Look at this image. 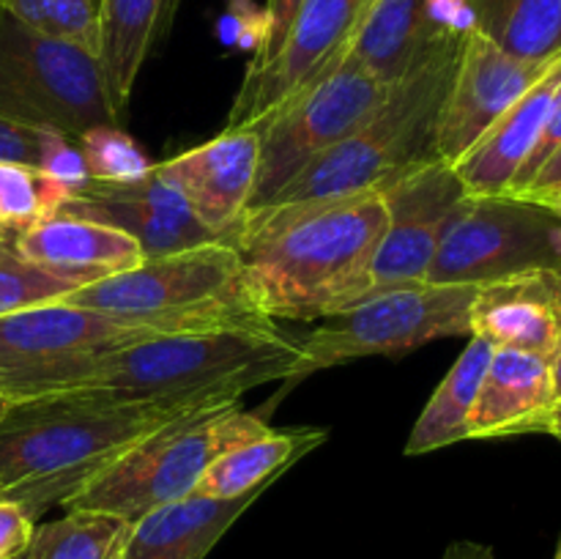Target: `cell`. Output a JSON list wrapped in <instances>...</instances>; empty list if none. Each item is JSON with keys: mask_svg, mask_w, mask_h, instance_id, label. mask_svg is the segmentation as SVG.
<instances>
[{"mask_svg": "<svg viewBox=\"0 0 561 559\" xmlns=\"http://www.w3.org/2000/svg\"><path fill=\"white\" fill-rule=\"evenodd\" d=\"M159 338L69 301L0 318V398L5 403L75 392L93 362L110 349Z\"/></svg>", "mask_w": 561, "mask_h": 559, "instance_id": "9c48e42d", "label": "cell"}, {"mask_svg": "<svg viewBox=\"0 0 561 559\" xmlns=\"http://www.w3.org/2000/svg\"><path fill=\"white\" fill-rule=\"evenodd\" d=\"M299 3L301 0H266V5H263V9H266V16H268V42H266V47H263L261 53L252 58L250 69H257V66H263L274 53H277V47L283 44L285 33H288V25H290V20H294Z\"/></svg>", "mask_w": 561, "mask_h": 559, "instance_id": "8d00e7d4", "label": "cell"}, {"mask_svg": "<svg viewBox=\"0 0 561 559\" xmlns=\"http://www.w3.org/2000/svg\"><path fill=\"white\" fill-rule=\"evenodd\" d=\"M222 33L228 42H239L241 47L257 55L268 42L266 9H257L252 0H233L228 16L222 20Z\"/></svg>", "mask_w": 561, "mask_h": 559, "instance_id": "836d02e7", "label": "cell"}, {"mask_svg": "<svg viewBox=\"0 0 561 559\" xmlns=\"http://www.w3.org/2000/svg\"><path fill=\"white\" fill-rule=\"evenodd\" d=\"M553 559H561V546L557 548V554H553Z\"/></svg>", "mask_w": 561, "mask_h": 559, "instance_id": "ee69618b", "label": "cell"}, {"mask_svg": "<svg viewBox=\"0 0 561 559\" xmlns=\"http://www.w3.org/2000/svg\"><path fill=\"white\" fill-rule=\"evenodd\" d=\"M493 356V345L488 340L471 334L469 345L460 351L455 365L431 395L427 406L422 409L420 420L411 427L405 442V455H427L433 449H444L466 438V420L480 392L482 376Z\"/></svg>", "mask_w": 561, "mask_h": 559, "instance_id": "d4e9b609", "label": "cell"}, {"mask_svg": "<svg viewBox=\"0 0 561 559\" xmlns=\"http://www.w3.org/2000/svg\"><path fill=\"white\" fill-rule=\"evenodd\" d=\"M257 164L261 132L255 126H225L222 135L159 162L157 170L181 192L203 228L222 239L250 208Z\"/></svg>", "mask_w": 561, "mask_h": 559, "instance_id": "2e32d148", "label": "cell"}, {"mask_svg": "<svg viewBox=\"0 0 561 559\" xmlns=\"http://www.w3.org/2000/svg\"><path fill=\"white\" fill-rule=\"evenodd\" d=\"M444 36L455 33L433 31L425 16V0H367L345 55L383 85H392Z\"/></svg>", "mask_w": 561, "mask_h": 559, "instance_id": "603a6c76", "label": "cell"}, {"mask_svg": "<svg viewBox=\"0 0 561 559\" xmlns=\"http://www.w3.org/2000/svg\"><path fill=\"white\" fill-rule=\"evenodd\" d=\"M442 559H496V554H493V548L485 546V543L458 540L449 543Z\"/></svg>", "mask_w": 561, "mask_h": 559, "instance_id": "60d3db41", "label": "cell"}, {"mask_svg": "<svg viewBox=\"0 0 561 559\" xmlns=\"http://www.w3.org/2000/svg\"><path fill=\"white\" fill-rule=\"evenodd\" d=\"M64 301L157 334L277 332V321L252 299L239 252L222 239L170 255H148L135 269L71 290Z\"/></svg>", "mask_w": 561, "mask_h": 559, "instance_id": "5b68a950", "label": "cell"}, {"mask_svg": "<svg viewBox=\"0 0 561 559\" xmlns=\"http://www.w3.org/2000/svg\"><path fill=\"white\" fill-rule=\"evenodd\" d=\"M559 58V55H557ZM510 55L477 27L466 36L458 69L444 96L436 126V153L455 164L553 64Z\"/></svg>", "mask_w": 561, "mask_h": 559, "instance_id": "5bb4252c", "label": "cell"}, {"mask_svg": "<svg viewBox=\"0 0 561 559\" xmlns=\"http://www.w3.org/2000/svg\"><path fill=\"white\" fill-rule=\"evenodd\" d=\"M365 5L367 0H301L277 53L257 69H247L228 126L255 124L261 115L310 85L345 53Z\"/></svg>", "mask_w": 561, "mask_h": 559, "instance_id": "4fadbf2b", "label": "cell"}, {"mask_svg": "<svg viewBox=\"0 0 561 559\" xmlns=\"http://www.w3.org/2000/svg\"><path fill=\"white\" fill-rule=\"evenodd\" d=\"M55 137H58V132L36 129V126L14 124V121L0 118V159L42 168Z\"/></svg>", "mask_w": 561, "mask_h": 559, "instance_id": "1f68e13d", "label": "cell"}, {"mask_svg": "<svg viewBox=\"0 0 561 559\" xmlns=\"http://www.w3.org/2000/svg\"><path fill=\"white\" fill-rule=\"evenodd\" d=\"M389 88L343 53L310 85L255 124H247L261 132V164L250 208L266 206L307 164L365 124L387 99Z\"/></svg>", "mask_w": 561, "mask_h": 559, "instance_id": "30bf717a", "label": "cell"}, {"mask_svg": "<svg viewBox=\"0 0 561 559\" xmlns=\"http://www.w3.org/2000/svg\"><path fill=\"white\" fill-rule=\"evenodd\" d=\"M77 146H80L88 175L93 181L126 184V181H137L153 170V162H148L142 148L126 135L124 126H93V129L82 132Z\"/></svg>", "mask_w": 561, "mask_h": 559, "instance_id": "f546056e", "label": "cell"}, {"mask_svg": "<svg viewBox=\"0 0 561 559\" xmlns=\"http://www.w3.org/2000/svg\"><path fill=\"white\" fill-rule=\"evenodd\" d=\"M3 5L16 16V20H22L25 25L42 31L49 11H53L55 0H3Z\"/></svg>", "mask_w": 561, "mask_h": 559, "instance_id": "f35d334b", "label": "cell"}, {"mask_svg": "<svg viewBox=\"0 0 561 559\" xmlns=\"http://www.w3.org/2000/svg\"><path fill=\"white\" fill-rule=\"evenodd\" d=\"M42 33L96 55L99 53V0H55Z\"/></svg>", "mask_w": 561, "mask_h": 559, "instance_id": "4dcf8cb0", "label": "cell"}, {"mask_svg": "<svg viewBox=\"0 0 561 559\" xmlns=\"http://www.w3.org/2000/svg\"><path fill=\"white\" fill-rule=\"evenodd\" d=\"M537 269H561V214L513 195H463L427 283L485 285Z\"/></svg>", "mask_w": 561, "mask_h": 559, "instance_id": "8fae6325", "label": "cell"}, {"mask_svg": "<svg viewBox=\"0 0 561 559\" xmlns=\"http://www.w3.org/2000/svg\"><path fill=\"white\" fill-rule=\"evenodd\" d=\"M387 223V197L376 186L247 208L222 241L239 252L252 299L272 321H323L367 299Z\"/></svg>", "mask_w": 561, "mask_h": 559, "instance_id": "6da1fadb", "label": "cell"}, {"mask_svg": "<svg viewBox=\"0 0 561 559\" xmlns=\"http://www.w3.org/2000/svg\"><path fill=\"white\" fill-rule=\"evenodd\" d=\"M299 362V345L279 329L159 334L104 351L75 392L115 403L195 409L239 400L261 384H288Z\"/></svg>", "mask_w": 561, "mask_h": 559, "instance_id": "3957f363", "label": "cell"}, {"mask_svg": "<svg viewBox=\"0 0 561 559\" xmlns=\"http://www.w3.org/2000/svg\"><path fill=\"white\" fill-rule=\"evenodd\" d=\"M463 44L466 36L438 38L409 75L392 82L387 99L365 124L307 164L266 206L376 190L409 170L436 162L438 115Z\"/></svg>", "mask_w": 561, "mask_h": 559, "instance_id": "277c9868", "label": "cell"}, {"mask_svg": "<svg viewBox=\"0 0 561 559\" xmlns=\"http://www.w3.org/2000/svg\"><path fill=\"white\" fill-rule=\"evenodd\" d=\"M263 491L239 499L190 493L162 504L131 524L124 559H206L225 532L261 499Z\"/></svg>", "mask_w": 561, "mask_h": 559, "instance_id": "44dd1931", "label": "cell"}, {"mask_svg": "<svg viewBox=\"0 0 561 559\" xmlns=\"http://www.w3.org/2000/svg\"><path fill=\"white\" fill-rule=\"evenodd\" d=\"M11 244L25 261L80 288L135 269L146 258L142 247L124 230L60 212L11 236Z\"/></svg>", "mask_w": 561, "mask_h": 559, "instance_id": "ac0fdd59", "label": "cell"}, {"mask_svg": "<svg viewBox=\"0 0 561 559\" xmlns=\"http://www.w3.org/2000/svg\"><path fill=\"white\" fill-rule=\"evenodd\" d=\"M131 524L118 515L69 510L60 521L36 526L31 559H124Z\"/></svg>", "mask_w": 561, "mask_h": 559, "instance_id": "4316f807", "label": "cell"}, {"mask_svg": "<svg viewBox=\"0 0 561 559\" xmlns=\"http://www.w3.org/2000/svg\"><path fill=\"white\" fill-rule=\"evenodd\" d=\"M20 559H31V551H27V554H25V557H20Z\"/></svg>", "mask_w": 561, "mask_h": 559, "instance_id": "f6af8a7d", "label": "cell"}, {"mask_svg": "<svg viewBox=\"0 0 561 559\" xmlns=\"http://www.w3.org/2000/svg\"><path fill=\"white\" fill-rule=\"evenodd\" d=\"M266 431V422L241 409L239 400L192 409L131 447L66 510H93L135 524L151 510L190 497L214 458Z\"/></svg>", "mask_w": 561, "mask_h": 559, "instance_id": "8992f818", "label": "cell"}, {"mask_svg": "<svg viewBox=\"0 0 561 559\" xmlns=\"http://www.w3.org/2000/svg\"><path fill=\"white\" fill-rule=\"evenodd\" d=\"M69 190L38 168L0 159V236H20L42 219L53 217Z\"/></svg>", "mask_w": 561, "mask_h": 559, "instance_id": "83f0119b", "label": "cell"}, {"mask_svg": "<svg viewBox=\"0 0 561 559\" xmlns=\"http://www.w3.org/2000/svg\"><path fill=\"white\" fill-rule=\"evenodd\" d=\"M425 16L433 31L469 36L477 31V14L471 0H425Z\"/></svg>", "mask_w": 561, "mask_h": 559, "instance_id": "d590c367", "label": "cell"}, {"mask_svg": "<svg viewBox=\"0 0 561 559\" xmlns=\"http://www.w3.org/2000/svg\"><path fill=\"white\" fill-rule=\"evenodd\" d=\"M58 212L124 230L142 247L146 258L219 241L211 230L203 228L181 192L159 173L157 164L148 175L126 184L88 179L82 190L66 197Z\"/></svg>", "mask_w": 561, "mask_h": 559, "instance_id": "9a60e30c", "label": "cell"}, {"mask_svg": "<svg viewBox=\"0 0 561 559\" xmlns=\"http://www.w3.org/2000/svg\"><path fill=\"white\" fill-rule=\"evenodd\" d=\"M548 208H553V212H559V214H561V192H559L557 197H553L551 203H548Z\"/></svg>", "mask_w": 561, "mask_h": 559, "instance_id": "b9f144b4", "label": "cell"}, {"mask_svg": "<svg viewBox=\"0 0 561 559\" xmlns=\"http://www.w3.org/2000/svg\"><path fill=\"white\" fill-rule=\"evenodd\" d=\"M477 285L416 283L370 296L337 316L323 318L296 340L301 362L285 387L310 373L329 370L362 356H400L431 340L471 334Z\"/></svg>", "mask_w": 561, "mask_h": 559, "instance_id": "ba28073f", "label": "cell"}, {"mask_svg": "<svg viewBox=\"0 0 561 559\" xmlns=\"http://www.w3.org/2000/svg\"><path fill=\"white\" fill-rule=\"evenodd\" d=\"M186 411L192 409L115 403L91 392L11 406L0 422V499L38 521L47 510L66 507L131 447Z\"/></svg>", "mask_w": 561, "mask_h": 559, "instance_id": "7a4b0ae2", "label": "cell"}, {"mask_svg": "<svg viewBox=\"0 0 561 559\" xmlns=\"http://www.w3.org/2000/svg\"><path fill=\"white\" fill-rule=\"evenodd\" d=\"M80 285H75L71 280L58 277V274L25 261L14 250L9 236H0V318L31 310V307L64 301Z\"/></svg>", "mask_w": 561, "mask_h": 559, "instance_id": "f1b7e54d", "label": "cell"}, {"mask_svg": "<svg viewBox=\"0 0 561 559\" xmlns=\"http://www.w3.org/2000/svg\"><path fill=\"white\" fill-rule=\"evenodd\" d=\"M323 442L327 431L318 427H305V431L268 427L263 436L250 438L214 458L192 493L211 499H239L247 493L266 491L274 480H279V475H285Z\"/></svg>", "mask_w": 561, "mask_h": 559, "instance_id": "cb8c5ba5", "label": "cell"}, {"mask_svg": "<svg viewBox=\"0 0 561 559\" xmlns=\"http://www.w3.org/2000/svg\"><path fill=\"white\" fill-rule=\"evenodd\" d=\"M11 409V403H5L3 398H0V422H3V417H5V411Z\"/></svg>", "mask_w": 561, "mask_h": 559, "instance_id": "7bdbcfd3", "label": "cell"}, {"mask_svg": "<svg viewBox=\"0 0 561 559\" xmlns=\"http://www.w3.org/2000/svg\"><path fill=\"white\" fill-rule=\"evenodd\" d=\"M181 0H99V69L113 110L126 121L151 49L168 36Z\"/></svg>", "mask_w": 561, "mask_h": 559, "instance_id": "7402d4cb", "label": "cell"}, {"mask_svg": "<svg viewBox=\"0 0 561 559\" xmlns=\"http://www.w3.org/2000/svg\"><path fill=\"white\" fill-rule=\"evenodd\" d=\"M559 82L561 55L557 64L453 164L466 195H507L520 164L537 146Z\"/></svg>", "mask_w": 561, "mask_h": 559, "instance_id": "ffe728a7", "label": "cell"}, {"mask_svg": "<svg viewBox=\"0 0 561 559\" xmlns=\"http://www.w3.org/2000/svg\"><path fill=\"white\" fill-rule=\"evenodd\" d=\"M559 146H561V82H559L557 93H553L551 110H548V118H546V124H542L540 137H537V146L531 148V153L526 157V162L520 164L518 175H515L513 184H510L507 195H520V192L529 186V181L540 173L542 164L553 157V151H557Z\"/></svg>", "mask_w": 561, "mask_h": 559, "instance_id": "d6a6232c", "label": "cell"}, {"mask_svg": "<svg viewBox=\"0 0 561 559\" xmlns=\"http://www.w3.org/2000/svg\"><path fill=\"white\" fill-rule=\"evenodd\" d=\"M0 118L80 140L93 126H124L96 55L16 20L0 0Z\"/></svg>", "mask_w": 561, "mask_h": 559, "instance_id": "52a82bcc", "label": "cell"}, {"mask_svg": "<svg viewBox=\"0 0 561 559\" xmlns=\"http://www.w3.org/2000/svg\"><path fill=\"white\" fill-rule=\"evenodd\" d=\"M551 367V411H548V433L561 442V345L548 360Z\"/></svg>", "mask_w": 561, "mask_h": 559, "instance_id": "ab89813d", "label": "cell"}, {"mask_svg": "<svg viewBox=\"0 0 561 559\" xmlns=\"http://www.w3.org/2000/svg\"><path fill=\"white\" fill-rule=\"evenodd\" d=\"M548 411H551L548 356L493 349L480 392L466 420V438L548 433Z\"/></svg>", "mask_w": 561, "mask_h": 559, "instance_id": "d6986e66", "label": "cell"}, {"mask_svg": "<svg viewBox=\"0 0 561 559\" xmlns=\"http://www.w3.org/2000/svg\"><path fill=\"white\" fill-rule=\"evenodd\" d=\"M471 334L493 349H515L551 360L561 345V269H537L477 285Z\"/></svg>", "mask_w": 561, "mask_h": 559, "instance_id": "e0dca14e", "label": "cell"}, {"mask_svg": "<svg viewBox=\"0 0 561 559\" xmlns=\"http://www.w3.org/2000/svg\"><path fill=\"white\" fill-rule=\"evenodd\" d=\"M559 192H561V146L553 151V157L542 164L540 173L529 181V186H526L520 195H513V197H524V201L548 206Z\"/></svg>", "mask_w": 561, "mask_h": 559, "instance_id": "74e56055", "label": "cell"}, {"mask_svg": "<svg viewBox=\"0 0 561 559\" xmlns=\"http://www.w3.org/2000/svg\"><path fill=\"white\" fill-rule=\"evenodd\" d=\"M36 518L16 502L0 499V559H20L31 551Z\"/></svg>", "mask_w": 561, "mask_h": 559, "instance_id": "e575fe53", "label": "cell"}, {"mask_svg": "<svg viewBox=\"0 0 561 559\" xmlns=\"http://www.w3.org/2000/svg\"><path fill=\"white\" fill-rule=\"evenodd\" d=\"M477 27L510 55L551 60L561 55V0H471Z\"/></svg>", "mask_w": 561, "mask_h": 559, "instance_id": "484cf974", "label": "cell"}, {"mask_svg": "<svg viewBox=\"0 0 561 559\" xmlns=\"http://www.w3.org/2000/svg\"><path fill=\"white\" fill-rule=\"evenodd\" d=\"M389 223L370 269L367 299L400 285L427 283L444 228L466 190L453 164L427 162L381 186Z\"/></svg>", "mask_w": 561, "mask_h": 559, "instance_id": "7c38bea8", "label": "cell"}]
</instances>
